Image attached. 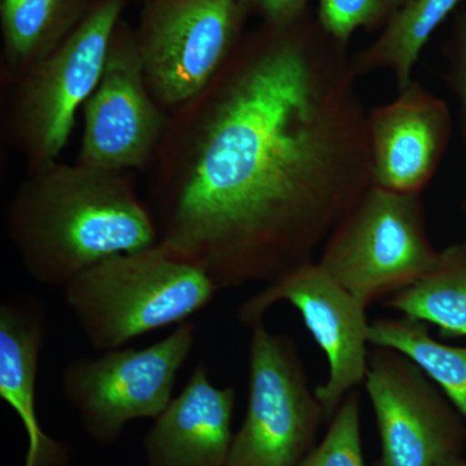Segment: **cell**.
Here are the masks:
<instances>
[{"mask_svg": "<svg viewBox=\"0 0 466 466\" xmlns=\"http://www.w3.org/2000/svg\"><path fill=\"white\" fill-rule=\"evenodd\" d=\"M348 46L311 14L260 24L171 113L144 200L158 247L218 289L267 285L315 262L373 186Z\"/></svg>", "mask_w": 466, "mask_h": 466, "instance_id": "cell-1", "label": "cell"}, {"mask_svg": "<svg viewBox=\"0 0 466 466\" xmlns=\"http://www.w3.org/2000/svg\"><path fill=\"white\" fill-rule=\"evenodd\" d=\"M5 231L30 278L60 288L101 260L158 241L134 173L79 162L29 171L8 202Z\"/></svg>", "mask_w": 466, "mask_h": 466, "instance_id": "cell-2", "label": "cell"}, {"mask_svg": "<svg viewBox=\"0 0 466 466\" xmlns=\"http://www.w3.org/2000/svg\"><path fill=\"white\" fill-rule=\"evenodd\" d=\"M63 289L86 341L100 352L189 321L220 291L207 272L157 244L101 260Z\"/></svg>", "mask_w": 466, "mask_h": 466, "instance_id": "cell-3", "label": "cell"}, {"mask_svg": "<svg viewBox=\"0 0 466 466\" xmlns=\"http://www.w3.org/2000/svg\"><path fill=\"white\" fill-rule=\"evenodd\" d=\"M130 0H95L63 45L5 86L3 137L29 171L60 159L78 110L99 84L110 41Z\"/></svg>", "mask_w": 466, "mask_h": 466, "instance_id": "cell-4", "label": "cell"}, {"mask_svg": "<svg viewBox=\"0 0 466 466\" xmlns=\"http://www.w3.org/2000/svg\"><path fill=\"white\" fill-rule=\"evenodd\" d=\"M440 254L421 195L372 186L330 233L317 262L370 308L421 280Z\"/></svg>", "mask_w": 466, "mask_h": 466, "instance_id": "cell-5", "label": "cell"}, {"mask_svg": "<svg viewBox=\"0 0 466 466\" xmlns=\"http://www.w3.org/2000/svg\"><path fill=\"white\" fill-rule=\"evenodd\" d=\"M240 0H148L134 27L147 84L168 113L201 94L244 39Z\"/></svg>", "mask_w": 466, "mask_h": 466, "instance_id": "cell-6", "label": "cell"}, {"mask_svg": "<svg viewBox=\"0 0 466 466\" xmlns=\"http://www.w3.org/2000/svg\"><path fill=\"white\" fill-rule=\"evenodd\" d=\"M250 329L247 413L226 466H299L327 417L296 342L272 333L265 320Z\"/></svg>", "mask_w": 466, "mask_h": 466, "instance_id": "cell-7", "label": "cell"}, {"mask_svg": "<svg viewBox=\"0 0 466 466\" xmlns=\"http://www.w3.org/2000/svg\"><path fill=\"white\" fill-rule=\"evenodd\" d=\"M191 320L143 349L121 348L73 359L61 372V390L86 433L113 443L134 420L157 419L174 398L175 382L196 342Z\"/></svg>", "mask_w": 466, "mask_h": 466, "instance_id": "cell-8", "label": "cell"}, {"mask_svg": "<svg viewBox=\"0 0 466 466\" xmlns=\"http://www.w3.org/2000/svg\"><path fill=\"white\" fill-rule=\"evenodd\" d=\"M76 162L113 171H149L171 113L153 97L135 41L122 18L113 33L99 84L86 101Z\"/></svg>", "mask_w": 466, "mask_h": 466, "instance_id": "cell-9", "label": "cell"}, {"mask_svg": "<svg viewBox=\"0 0 466 466\" xmlns=\"http://www.w3.org/2000/svg\"><path fill=\"white\" fill-rule=\"evenodd\" d=\"M280 302L299 312L327 358V381L315 388V394L329 421L349 392L366 380L370 352L368 308L315 260L244 300L238 309V321L250 328L265 320L268 309Z\"/></svg>", "mask_w": 466, "mask_h": 466, "instance_id": "cell-10", "label": "cell"}, {"mask_svg": "<svg viewBox=\"0 0 466 466\" xmlns=\"http://www.w3.org/2000/svg\"><path fill=\"white\" fill-rule=\"evenodd\" d=\"M364 386L379 431L376 466H437L461 455L466 421L446 395L397 350L370 352Z\"/></svg>", "mask_w": 466, "mask_h": 466, "instance_id": "cell-11", "label": "cell"}, {"mask_svg": "<svg viewBox=\"0 0 466 466\" xmlns=\"http://www.w3.org/2000/svg\"><path fill=\"white\" fill-rule=\"evenodd\" d=\"M367 128L373 186L421 195L446 156L453 124L446 101L412 81L367 113Z\"/></svg>", "mask_w": 466, "mask_h": 466, "instance_id": "cell-12", "label": "cell"}, {"mask_svg": "<svg viewBox=\"0 0 466 466\" xmlns=\"http://www.w3.org/2000/svg\"><path fill=\"white\" fill-rule=\"evenodd\" d=\"M236 397L233 386L218 388L198 364L146 435L148 466H226Z\"/></svg>", "mask_w": 466, "mask_h": 466, "instance_id": "cell-13", "label": "cell"}, {"mask_svg": "<svg viewBox=\"0 0 466 466\" xmlns=\"http://www.w3.org/2000/svg\"><path fill=\"white\" fill-rule=\"evenodd\" d=\"M45 327V309L38 299L17 296L0 303V398L25 429L24 466H69V450L45 433L36 412Z\"/></svg>", "mask_w": 466, "mask_h": 466, "instance_id": "cell-14", "label": "cell"}, {"mask_svg": "<svg viewBox=\"0 0 466 466\" xmlns=\"http://www.w3.org/2000/svg\"><path fill=\"white\" fill-rule=\"evenodd\" d=\"M95 0H0L2 85L14 81L63 45Z\"/></svg>", "mask_w": 466, "mask_h": 466, "instance_id": "cell-15", "label": "cell"}, {"mask_svg": "<svg viewBox=\"0 0 466 466\" xmlns=\"http://www.w3.org/2000/svg\"><path fill=\"white\" fill-rule=\"evenodd\" d=\"M466 0H412L383 27L376 41L352 55L358 76L376 70L394 76L398 91L406 88L426 43Z\"/></svg>", "mask_w": 466, "mask_h": 466, "instance_id": "cell-16", "label": "cell"}, {"mask_svg": "<svg viewBox=\"0 0 466 466\" xmlns=\"http://www.w3.org/2000/svg\"><path fill=\"white\" fill-rule=\"evenodd\" d=\"M383 305L403 317L435 325L441 339L466 337V241L441 250L429 274L385 299Z\"/></svg>", "mask_w": 466, "mask_h": 466, "instance_id": "cell-17", "label": "cell"}, {"mask_svg": "<svg viewBox=\"0 0 466 466\" xmlns=\"http://www.w3.org/2000/svg\"><path fill=\"white\" fill-rule=\"evenodd\" d=\"M370 343L373 348L397 350L412 360L466 421V346L438 341L428 324L403 315L370 321Z\"/></svg>", "mask_w": 466, "mask_h": 466, "instance_id": "cell-18", "label": "cell"}, {"mask_svg": "<svg viewBox=\"0 0 466 466\" xmlns=\"http://www.w3.org/2000/svg\"><path fill=\"white\" fill-rule=\"evenodd\" d=\"M360 410V394L349 392L329 420L327 434L299 466H366Z\"/></svg>", "mask_w": 466, "mask_h": 466, "instance_id": "cell-19", "label": "cell"}, {"mask_svg": "<svg viewBox=\"0 0 466 466\" xmlns=\"http://www.w3.org/2000/svg\"><path fill=\"white\" fill-rule=\"evenodd\" d=\"M412 0H318L317 18L339 42L349 45L352 34L383 29Z\"/></svg>", "mask_w": 466, "mask_h": 466, "instance_id": "cell-20", "label": "cell"}, {"mask_svg": "<svg viewBox=\"0 0 466 466\" xmlns=\"http://www.w3.org/2000/svg\"><path fill=\"white\" fill-rule=\"evenodd\" d=\"M444 81L459 104L460 133L466 146V2L453 15L452 30L443 46Z\"/></svg>", "mask_w": 466, "mask_h": 466, "instance_id": "cell-21", "label": "cell"}, {"mask_svg": "<svg viewBox=\"0 0 466 466\" xmlns=\"http://www.w3.org/2000/svg\"><path fill=\"white\" fill-rule=\"evenodd\" d=\"M251 16L260 18L267 25H288L309 14V0H240Z\"/></svg>", "mask_w": 466, "mask_h": 466, "instance_id": "cell-22", "label": "cell"}, {"mask_svg": "<svg viewBox=\"0 0 466 466\" xmlns=\"http://www.w3.org/2000/svg\"><path fill=\"white\" fill-rule=\"evenodd\" d=\"M437 466H466V459L462 458L461 455H453L444 459Z\"/></svg>", "mask_w": 466, "mask_h": 466, "instance_id": "cell-23", "label": "cell"}, {"mask_svg": "<svg viewBox=\"0 0 466 466\" xmlns=\"http://www.w3.org/2000/svg\"><path fill=\"white\" fill-rule=\"evenodd\" d=\"M461 208H462V210H464L466 213V198H465L464 202H462Z\"/></svg>", "mask_w": 466, "mask_h": 466, "instance_id": "cell-24", "label": "cell"}, {"mask_svg": "<svg viewBox=\"0 0 466 466\" xmlns=\"http://www.w3.org/2000/svg\"><path fill=\"white\" fill-rule=\"evenodd\" d=\"M137 2H140L143 5V3L148 2V0H137Z\"/></svg>", "mask_w": 466, "mask_h": 466, "instance_id": "cell-25", "label": "cell"}]
</instances>
